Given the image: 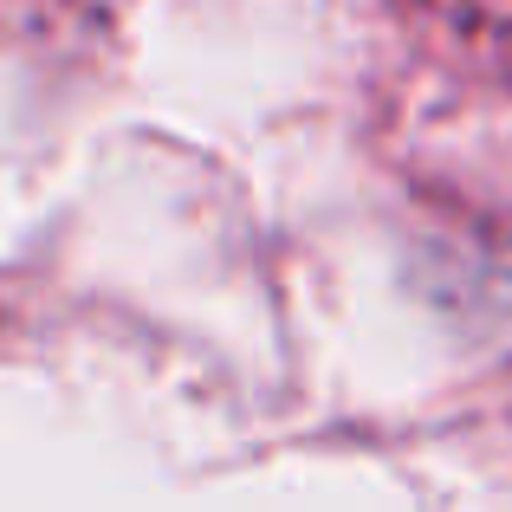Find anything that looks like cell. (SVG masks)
Listing matches in <instances>:
<instances>
[]
</instances>
